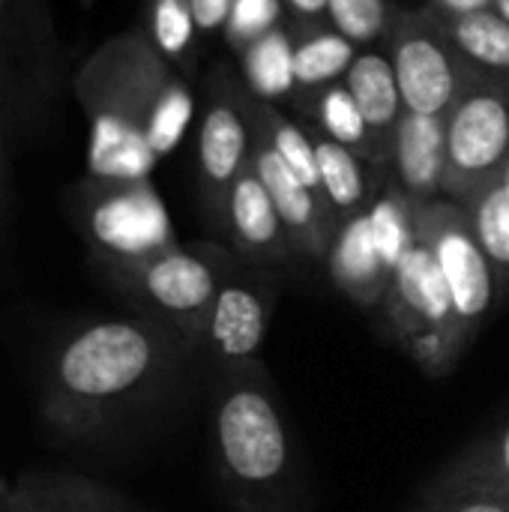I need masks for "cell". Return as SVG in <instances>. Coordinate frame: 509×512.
I'll return each instance as SVG.
<instances>
[{
  "mask_svg": "<svg viewBox=\"0 0 509 512\" xmlns=\"http://www.w3.org/2000/svg\"><path fill=\"white\" fill-rule=\"evenodd\" d=\"M435 18L471 66L509 78V21L498 9H483L471 15L435 12Z\"/></svg>",
  "mask_w": 509,
  "mask_h": 512,
  "instance_id": "7402d4cb",
  "label": "cell"
},
{
  "mask_svg": "<svg viewBox=\"0 0 509 512\" xmlns=\"http://www.w3.org/2000/svg\"><path fill=\"white\" fill-rule=\"evenodd\" d=\"M393 6L387 0H327V21L354 45H372L390 33Z\"/></svg>",
  "mask_w": 509,
  "mask_h": 512,
  "instance_id": "83f0119b",
  "label": "cell"
},
{
  "mask_svg": "<svg viewBox=\"0 0 509 512\" xmlns=\"http://www.w3.org/2000/svg\"><path fill=\"white\" fill-rule=\"evenodd\" d=\"M279 24H282L279 0H234L222 33H225V42L237 54H243L252 42H258Z\"/></svg>",
  "mask_w": 509,
  "mask_h": 512,
  "instance_id": "f1b7e54d",
  "label": "cell"
},
{
  "mask_svg": "<svg viewBox=\"0 0 509 512\" xmlns=\"http://www.w3.org/2000/svg\"><path fill=\"white\" fill-rule=\"evenodd\" d=\"M369 228L375 237V246L381 252L384 267L393 270L399 267V261L408 255V249L417 243L420 231H417V201H411L387 174L369 204Z\"/></svg>",
  "mask_w": 509,
  "mask_h": 512,
  "instance_id": "603a6c76",
  "label": "cell"
},
{
  "mask_svg": "<svg viewBox=\"0 0 509 512\" xmlns=\"http://www.w3.org/2000/svg\"><path fill=\"white\" fill-rule=\"evenodd\" d=\"M387 42V57L396 69L405 111L411 114H447L480 72L450 42L429 6L396 9Z\"/></svg>",
  "mask_w": 509,
  "mask_h": 512,
  "instance_id": "ba28073f",
  "label": "cell"
},
{
  "mask_svg": "<svg viewBox=\"0 0 509 512\" xmlns=\"http://www.w3.org/2000/svg\"><path fill=\"white\" fill-rule=\"evenodd\" d=\"M441 489H498L509 492V420L471 447L447 474Z\"/></svg>",
  "mask_w": 509,
  "mask_h": 512,
  "instance_id": "4316f807",
  "label": "cell"
},
{
  "mask_svg": "<svg viewBox=\"0 0 509 512\" xmlns=\"http://www.w3.org/2000/svg\"><path fill=\"white\" fill-rule=\"evenodd\" d=\"M327 270L333 285L360 309H378L384 306V297L390 291V270L381 261V252L375 246L369 213L360 210L336 225V234L327 249Z\"/></svg>",
  "mask_w": 509,
  "mask_h": 512,
  "instance_id": "2e32d148",
  "label": "cell"
},
{
  "mask_svg": "<svg viewBox=\"0 0 509 512\" xmlns=\"http://www.w3.org/2000/svg\"><path fill=\"white\" fill-rule=\"evenodd\" d=\"M495 9L509 21V0H495Z\"/></svg>",
  "mask_w": 509,
  "mask_h": 512,
  "instance_id": "f35d334b",
  "label": "cell"
},
{
  "mask_svg": "<svg viewBox=\"0 0 509 512\" xmlns=\"http://www.w3.org/2000/svg\"><path fill=\"white\" fill-rule=\"evenodd\" d=\"M288 30H291V57H294V99L345 81L354 57L360 54L354 42H348L327 21L297 18L288 24Z\"/></svg>",
  "mask_w": 509,
  "mask_h": 512,
  "instance_id": "ac0fdd59",
  "label": "cell"
},
{
  "mask_svg": "<svg viewBox=\"0 0 509 512\" xmlns=\"http://www.w3.org/2000/svg\"><path fill=\"white\" fill-rule=\"evenodd\" d=\"M21 3H24V0H0V21L9 18L15 9H21Z\"/></svg>",
  "mask_w": 509,
  "mask_h": 512,
  "instance_id": "e575fe53",
  "label": "cell"
},
{
  "mask_svg": "<svg viewBox=\"0 0 509 512\" xmlns=\"http://www.w3.org/2000/svg\"><path fill=\"white\" fill-rule=\"evenodd\" d=\"M438 512H509V492L498 489H441Z\"/></svg>",
  "mask_w": 509,
  "mask_h": 512,
  "instance_id": "f546056e",
  "label": "cell"
},
{
  "mask_svg": "<svg viewBox=\"0 0 509 512\" xmlns=\"http://www.w3.org/2000/svg\"><path fill=\"white\" fill-rule=\"evenodd\" d=\"M243 84L264 102L294 99V57H291V30L282 21L267 36L252 42L243 54Z\"/></svg>",
  "mask_w": 509,
  "mask_h": 512,
  "instance_id": "cb8c5ba5",
  "label": "cell"
},
{
  "mask_svg": "<svg viewBox=\"0 0 509 512\" xmlns=\"http://www.w3.org/2000/svg\"><path fill=\"white\" fill-rule=\"evenodd\" d=\"M222 231L231 243L234 258L243 264L276 267V264H288L297 255L294 243L273 207V198L267 195L252 162L237 177V183L228 195Z\"/></svg>",
  "mask_w": 509,
  "mask_h": 512,
  "instance_id": "4fadbf2b",
  "label": "cell"
},
{
  "mask_svg": "<svg viewBox=\"0 0 509 512\" xmlns=\"http://www.w3.org/2000/svg\"><path fill=\"white\" fill-rule=\"evenodd\" d=\"M294 108L303 117L306 129H315V132L327 135L330 141L354 150L357 156H363L375 168H384L381 150H378L369 126H366L351 90L345 87V81L330 84V87H324L318 93H309V96H297Z\"/></svg>",
  "mask_w": 509,
  "mask_h": 512,
  "instance_id": "ffe728a7",
  "label": "cell"
},
{
  "mask_svg": "<svg viewBox=\"0 0 509 512\" xmlns=\"http://www.w3.org/2000/svg\"><path fill=\"white\" fill-rule=\"evenodd\" d=\"M90 117V174L147 180L192 117V90L144 30L102 42L75 75Z\"/></svg>",
  "mask_w": 509,
  "mask_h": 512,
  "instance_id": "7a4b0ae2",
  "label": "cell"
},
{
  "mask_svg": "<svg viewBox=\"0 0 509 512\" xmlns=\"http://www.w3.org/2000/svg\"><path fill=\"white\" fill-rule=\"evenodd\" d=\"M192 360L174 333L141 315L75 321L45 351L39 423L60 447L111 450L177 399Z\"/></svg>",
  "mask_w": 509,
  "mask_h": 512,
  "instance_id": "6da1fadb",
  "label": "cell"
},
{
  "mask_svg": "<svg viewBox=\"0 0 509 512\" xmlns=\"http://www.w3.org/2000/svg\"><path fill=\"white\" fill-rule=\"evenodd\" d=\"M417 231L429 243L441 267L462 333L471 345L501 294L495 267L471 228L468 210L459 201L438 198L429 204H417Z\"/></svg>",
  "mask_w": 509,
  "mask_h": 512,
  "instance_id": "9c48e42d",
  "label": "cell"
},
{
  "mask_svg": "<svg viewBox=\"0 0 509 512\" xmlns=\"http://www.w3.org/2000/svg\"><path fill=\"white\" fill-rule=\"evenodd\" d=\"M492 183H504V186H509V159L504 162V168L498 171V177H495Z\"/></svg>",
  "mask_w": 509,
  "mask_h": 512,
  "instance_id": "8d00e7d4",
  "label": "cell"
},
{
  "mask_svg": "<svg viewBox=\"0 0 509 512\" xmlns=\"http://www.w3.org/2000/svg\"><path fill=\"white\" fill-rule=\"evenodd\" d=\"M234 0H192V15L198 33H216L225 27Z\"/></svg>",
  "mask_w": 509,
  "mask_h": 512,
  "instance_id": "4dcf8cb0",
  "label": "cell"
},
{
  "mask_svg": "<svg viewBox=\"0 0 509 512\" xmlns=\"http://www.w3.org/2000/svg\"><path fill=\"white\" fill-rule=\"evenodd\" d=\"M471 228L489 255L501 291L509 288V186L489 183L480 192H474L465 204Z\"/></svg>",
  "mask_w": 509,
  "mask_h": 512,
  "instance_id": "484cf974",
  "label": "cell"
},
{
  "mask_svg": "<svg viewBox=\"0 0 509 512\" xmlns=\"http://www.w3.org/2000/svg\"><path fill=\"white\" fill-rule=\"evenodd\" d=\"M345 87L351 90L378 150L384 159L387 171V156H390V141L405 117V102L402 90L396 81V69L387 54L378 51H360L345 75Z\"/></svg>",
  "mask_w": 509,
  "mask_h": 512,
  "instance_id": "e0dca14e",
  "label": "cell"
},
{
  "mask_svg": "<svg viewBox=\"0 0 509 512\" xmlns=\"http://www.w3.org/2000/svg\"><path fill=\"white\" fill-rule=\"evenodd\" d=\"M309 135H312V147H315V159H318L321 195L330 204L333 216L342 222L360 210H369L387 171L375 168L354 150L330 141L327 135H321L315 129H309Z\"/></svg>",
  "mask_w": 509,
  "mask_h": 512,
  "instance_id": "d6986e66",
  "label": "cell"
},
{
  "mask_svg": "<svg viewBox=\"0 0 509 512\" xmlns=\"http://www.w3.org/2000/svg\"><path fill=\"white\" fill-rule=\"evenodd\" d=\"M243 108H246L249 126L276 150V156L294 171V177H300L309 189L321 192L318 159H315L309 129L294 123L291 117H285L273 102L258 99L246 84H243Z\"/></svg>",
  "mask_w": 509,
  "mask_h": 512,
  "instance_id": "44dd1931",
  "label": "cell"
},
{
  "mask_svg": "<svg viewBox=\"0 0 509 512\" xmlns=\"http://www.w3.org/2000/svg\"><path fill=\"white\" fill-rule=\"evenodd\" d=\"M429 6L444 15H471V12L495 9V0H429Z\"/></svg>",
  "mask_w": 509,
  "mask_h": 512,
  "instance_id": "1f68e13d",
  "label": "cell"
},
{
  "mask_svg": "<svg viewBox=\"0 0 509 512\" xmlns=\"http://www.w3.org/2000/svg\"><path fill=\"white\" fill-rule=\"evenodd\" d=\"M381 309L393 339L429 375H447L468 348L450 288L423 237L393 270Z\"/></svg>",
  "mask_w": 509,
  "mask_h": 512,
  "instance_id": "8992f818",
  "label": "cell"
},
{
  "mask_svg": "<svg viewBox=\"0 0 509 512\" xmlns=\"http://www.w3.org/2000/svg\"><path fill=\"white\" fill-rule=\"evenodd\" d=\"M0 512H138L108 483L75 471H24L0 501Z\"/></svg>",
  "mask_w": 509,
  "mask_h": 512,
  "instance_id": "9a60e30c",
  "label": "cell"
},
{
  "mask_svg": "<svg viewBox=\"0 0 509 512\" xmlns=\"http://www.w3.org/2000/svg\"><path fill=\"white\" fill-rule=\"evenodd\" d=\"M63 207L87 246L93 270L132 264L177 246L165 204L150 180L87 174L66 189Z\"/></svg>",
  "mask_w": 509,
  "mask_h": 512,
  "instance_id": "5b68a950",
  "label": "cell"
},
{
  "mask_svg": "<svg viewBox=\"0 0 509 512\" xmlns=\"http://www.w3.org/2000/svg\"><path fill=\"white\" fill-rule=\"evenodd\" d=\"M0 207H12V180H9V156H6V117L0 105Z\"/></svg>",
  "mask_w": 509,
  "mask_h": 512,
  "instance_id": "d6a6232c",
  "label": "cell"
},
{
  "mask_svg": "<svg viewBox=\"0 0 509 512\" xmlns=\"http://www.w3.org/2000/svg\"><path fill=\"white\" fill-rule=\"evenodd\" d=\"M303 21H327V0H285ZM330 24V21H327Z\"/></svg>",
  "mask_w": 509,
  "mask_h": 512,
  "instance_id": "836d02e7",
  "label": "cell"
},
{
  "mask_svg": "<svg viewBox=\"0 0 509 512\" xmlns=\"http://www.w3.org/2000/svg\"><path fill=\"white\" fill-rule=\"evenodd\" d=\"M6 96V57H3V45H0V105Z\"/></svg>",
  "mask_w": 509,
  "mask_h": 512,
  "instance_id": "d590c367",
  "label": "cell"
},
{
  "mask_svg": "<svg viewBox=\"0 0 509 512\" xmlns=\"http://www.w3.org/2000/svg\"><path fill=\"white\" fill-rule=\"evenodd\" d=\"M144 33L156 51L180 72L189 75L198 57V27L192 15V0H147Z\"/></svg>",
  "mask_w": 509,
  "mask_h": 512,
  "instance_id": "d4e9b609",
  "label": "cell"
},
{
  "mask_svg": "<svg viewBox=\"0 0 509 512\" xmlns=\"http://www.w3.org/2000/svg\"><path fill=\"white\" fill-rule=\"evenodd\" d=\"M234 261V252L213 243H177L132 264L96 267V273L111 291L120 294L132 315L165 327L198 357L210 306Z\"/></svg>",
  "mask_w": 509,
  "mask_h": 512,
  "instance_id": "277c9868",
  "label": "cell"
},
{
  "mask_svg": "<svg viewBox=\"0 0 509 512\" xmlns=\"http://www.w3.org/2000/svg\"><path fill=\"white\" fill-rule=\"evenodd\" d=\"M252 168L261 177L267 195L273 198V207L294 243V252L312 261H324L339 225L324 195L309 189L300 177H294V171L276 156V150L255 129H252Z\"/></svg>",
  "mask_w": 509,
  "mask_h": 512,
  "instance_id": "7c38bea8",
  "label": "cell"
},
{
  "mask_svg": "<svg viewBox=\"0 0 509 512\" xmlns=\"http://www.w3.org/2000/svg\"><path fill=\"white\" fill-rule=\"evenodd\" d=\"M447 171V114L405 111L387 156V177L417 204L444 198Z\"/></svg>",
  "mask_w": 509,
  "mask_h": 512,
  "instance_id": "5bb4252c",
  "label": "cell"
},
{
  "mask_svg": "<svg viewBox=\"0 0 509 512\" xmlns=\"http://www.w3.org/2000/svg\"><path fill=\"white\" fill-rule=\"evenodd\" d=\"M243 261H234L216 291V300L207 315L198 357H207L219 375L234 369L258 366L261 345L270 330L273 297L276 291L264 276L240 270Z\"/></svg>",
  "mask_w": 509,
  "mask_h": 512,
  "instance_id": "8fae6325",
  "label": "cell"
},
{
  "mask_svg": "<svg viewBox=\"0 0 509 512\" xmlns=\"http://www.w3.org/2000/svg\"><path fill=\"white\" fill-rule=\"evenodd\" d=\"M509 159V78L477 72L447 111L444 198L465 204Z\"/></svg>",
  "mask_w": 509,
  "mask_h": 512,
  "instance_id": "52a82bcc",
  "label": "cell"
},
{
  "mask_svg": "<svg viewBox=\"0 0 509 512\" xmlns=\"http://www.w3.org/2000/svg\"><path fill=\"white\" fill-rule=\"evenodd\" d=\"M252 162V126L243 108V81L228 69L207 78V108L198 126V195L207 219L222 228L228 195Z\"/></svg>",
  "mask_w": 509,
  "mask_h": 512,
  "instance_id": "30bf717a",
  "label": "cell"
},
{
  "mask_svg": "<svg viewBox=\"0 0 509 512\" xmlns=\"http://www.w3.org/2000/svg\"><path fill=\"white\" fill-rule=\"evenodd\" d=\"M6 219H9V207H0V240H3V231H6Z\"/></svg>",
  "mask_w": 509,
  "mask_h": 512,
  "instance_id": "74e56055",
  "label": "cell"
},
{
  "mask_svg": "<svg viewBox=\"0 0 509 512\" xmlns=\"http://www.w3.org/2000/svg\"><path fill=\"white\" fill-rule=\"evenodd\" d=\"M213 447L231 492L255 510L273 507L291 480V435L264 366L222 372L213 393Z\"/></svg>",
  "mask_w": 509,
  "mask_h": 512,
  "instance_id": "3957f363",
  "label": "cell"
}]
</instances>
